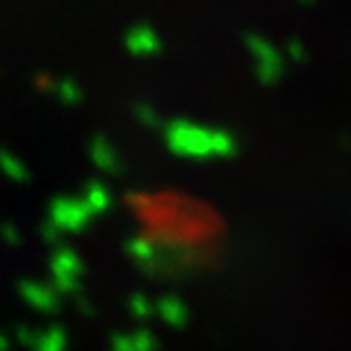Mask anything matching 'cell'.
Segmentation results:
<instances>
[{
    "instance_id": "4fadbf2b",
    "label": "cell",
    "mask_w": 351,
    "mask_h": 351,
    "mask_svg": "<svg viewBox=\"0 0 351 351\" xmlns=\"http://www.w3.org/2000/svg\"><path fill=\"white\" fill-rule=\"evenodd\" d=\"M55 94L64 105H78L82 101V89L73 78H62L55 85Z\"/></svg>"
},
{
    "instance_id": "7c38bea8",
    "label": "cell",
    "mask_w": 351,
    "mask_h": 351,
    "mask_svg": "<svg viewBox=\"0 0 351 351\" xmlns=\"http://www.w3.org/2000/svg\"><path fill=\"white\" fill-rule=\"evenodd\" d=\"M240 144H237L235 135L226 128H215V156L219 158H233Z\"/></svg>"
},
{
    "instance_id": "ba28073f",
    "label": "cell",
    "mask_w": 351,
    "mask_h": 351,
    "mask_svg": "<svg viewBox=\"0 0 351 351\" xmlns=\"http://www.w3.org/2000/svg\"><path fill=\"white\" fill-rule=\"evenodd\" d=\"M156 313L173 328H185L187 322H189V311H187L185 301L178 299L176 294L160 297L158 304H156Z\"/></svg>"
},
{
    "instance_id": "ffe728a7",
    "label": "cell",
    "mask_w": 351,
    "mask_h": 351,
    "mask_svg": "<svg viewBox=\"0 0 351 351\" xmlns=\"http://www.w3.org/2000/svg\"><path fill=\"white\" fill-rule=\"evenodd\" d=\"M39 335H41L39 328H32V326H19L16 328V338L21 340V345H23V347L34 349V347H37V342H39Z\"/></svg>"
},
{
    "instance_id": "cb8c5ba5",
    "label": "cell",
    "mask_w": 351,
    "mask_h": 351,
    "mask_svg": "<svg viewBox=\"0 0 351 351\" xmlns=\"http://www.w3.org/2000/svg\"><path fill=\"white\" fill-rule=\"evenodd\" d=\"M301 3H313V0H301Z\"/></svg>"
},
{
    "instance_id": "30bf717a",
    "label": "cell",
    "mask_w": 351,
    "mask_h": 351,
    "mask_svg": "<svg viewBox=\"0 0 351 351\" xmlns=\"http://www.w3.org/2000/svg\"><path fill=\"white\" fill-rule=\"evenodd\" d=\"M82 199L89 203V208L94 210L96 215H103L105 210L112 206V192L108 189L105 182H98V180H89L87 182Z\"/></svg>"
},
{
    "instance_id": "5b68a950",
    "label": "cell",
    "mask_w": 351,
    "mask_h": 351,
    "mask_svg": "<svg viewBox=\"0 0 351 351\" xmlns=\"http://www.w3.org/2000/svg\"><path fill=\"white\" fill-rule=\"evenodd\" d=\"M19 294L27 306L41 313H58L60 311V292L53 285L37 283V280H21Z\"/></svg>"
},
{
    "instance_id": "44dd1931",
    "label": "cell",
    "mask_w": 351,
    "mask_h": 351,
    "mask_svg": "<svg viewBox=\"0 0 351 351\" xmlns=\"http://www.w3.org/2000/svg\"><path fill=\"white\" fill-rule=\"evenodd\" d=\"M287 53H290V58L297 60V62L306 60V48H304V44H301L299 39H294V41L287 44Z\"/></svg>"
},
{
    "instance_id": "6da1fadb",
    "label": "cell",
    "mask_w": 351,
    "mask_h": 351,
    "mask_svg": "<svg viewBox=\"0 0 351 351\" xmlns=\"http://www.w3.org/2000/svg\"><path fill=\"white\" fill-rule=\"evenodd\" d=\"M165 142L180 158L208 160L215 156V128H206L187 119H173L165 125Z\"/></svg>"
},
{
    "instance_id": "e0dca14e",
    "label": "cell",
    "mask_w": 351,
    "mask_h": 351,
    "mask_svg": "<svg viewBox=\"0 0 351 351\" xmlns=\"http://www.w3.org/2000/svg\"><path fill=\"white\" fill-rule=\"evenodd\" d=\"M132 112H135L137 121L142 123V125H146V128H158V125H160L158 110L153 108V105H149V103H135Z\"/></svg>"
},
{
    "instance_id": "277c9868",
    "label": "cell",
    "mask_w": 351,
    "mask_h": 351,
    "mask_svg": "<svg viewBox=\"0 0 351 351\" xmlns=\"http://www.w3.org/2000/svg\"><path fill=\"white\" fill-rule=\"evenodd\" d=\"M244 44H247L251 58L256 62L258 80L267 87L276 85L285 73V64H283L280 53L265 37H261V34H247V37H244Z\"/></svg>"
},
{
    "instance_id": "8fae6325",
    "label": "cell",
    "mask_w": 351,
    "mask_h": 351,
    "mask_svg": "<svg viewBox=\"0 0 351 351\" xmlns=\"http://www.w3.org/2000/svg\"><path fill=\"white\" fill-rule=\"evenodd\" d=\"M34 351H69V338L62 326H51L41 331Z\"/></svg>"
},
{
    "instance_id": "8992f818",
    "label": "cell",
    "mask_w": 351,
    "mask_h": 351,
    "mask_svg": "<svg viewBox=\"0 0 351 351\" xmlns=\"http://www.w3.org/2000/svg\"><path fill=\"white\" fill-rule=\"evenodd\" d=\"M125 48L135 55V58H153L162 51V41H160L158 32L151 25L137 23L135 27H130L125 34Z\"/></svg>"
},
{
    "instance_id": "5bb4252c",
    "label": "cell",
    "mask_w": 351,
    "mask_h": 351,
    "mask_svg": "<svg viewBox=\"0 0 351 351\" xmlns=\"http://www.w3.org/2000/svg\"><path fill=\"white\" fill-rule=\"evenodd\" d=\"M125 251H128L137 263H149L151 258L156 256V247H153L151 240H146V237H132V240L125 244Z\"/></svg>"
},
{
    "instance_id": "2e32d148",
    "label": "cell",
    "mask_w": 351,
    "mask_h": 351,
    "mask_svg": "<svg viewBox=\"0 0 351 351\" xmlns=\"http://www.w3.org/2000/svg\"><path fill=\"white\" fill-rule=\"evenodd\" d=\"M130 338H132V349L135 351H158L160 347L156 333L149 331V328H137L135 333H130Z\"/></svg>"
},
{
    "instance_id": "ac0fdd59",
    "label": "cell",
    "mask_w": 351,
    "mask_h": 351,
    "mask_svg": "<svg viewBox=\"0 0 351 351\" xmlns=\"http://www.w3.org/2000/svg\"><path fill=\"white\" fill-rule=\"evenodd\" d=\"M41 235H44V240L48 244H55V247H62V240H64V230L51 219H46L41 223Z\"/></svg>"
},
{
    "instance_id": "d6986e66",
    "label": "cell",
    "mask_w": 351,
    "mask_h": 351,
    "mask_svg": "<svg viewBox=\"0 0 351 351\" xmlns=\"http://www.w3.org/2000/svg\"><path fill=\"white\" fill-rule=\"evenodd\" d=\"M0 237H3V242L12 244V247H19V244L23 242V233H21V228L14 221L0 223Z\"/></svg>"
},
{
    "instance_id": "52a82bcc",
    "label": "cell",
    "mask_w": 351,
    "mask_h": 351,
    "mask_svg": "<svg viewBox=\"0 0 351 351\" xmlns=\"http://www.w3.org/2000/svg\"><path fill=\"white\" fill-rule=\"evenodd\" d=\"M89 156L94 160V165L101 171L110 176H119L123 171V160L119 156V151L114 149V144L110 142L105 135H94V139L89 142Z\"/></svg>"
},
{
    "instance_id": "9c48e42d",
    "label": "cell",
    "mask_w": 351,
    "mask_h": 351,
    "mask_svg": "<svg viewBox=\"0 0 351 351\" xmlns=\"http://www.w3.org/2000/svg\"><path fill=\"white\" fill-rule=\"evenodd\" d=\"M0 171L14 182H30V178H32L30 169H27V165L23 162V160L16 158L12 151H7V149H0Z\"/></svg>"
},
{
    "instance_id": "3957f363",
    "label": "cell",
    "mask_w": 351,
    "mask_h": 351,
    "mask_svg": "<svg viewBox=\"0 0 351 351\" xmlns=\"http://www.w3.org/2000/svg\"><path fill=\"white\" fill-rule=\"evenodd\" d=\"M51 274H53V287L60 294H73L80 292L82 276H85V263L82 258L69 247H58L51 258Z\"/></svg>"
},
{
    "instance_id": "7a4b0ae2",
    "label": "cell",
    "mask_w": 351,
    "mask_h": 351,
    "mask_svg": "<svg viewBox=\"0 0 351 351\" xmlns=\"http://www.w3.org/2000/svg\"><path fill=\"white\" fill-rule=\"evenodd\" d=\"M96 213L89 208L85 199H75V196H58L48 206V219L55 221L64 233H82Z\"/></svg>"
},
{
    "instance_id": "9a60e30c",
    "label": "cell",
    "mask_w": 351,
    "mask_h": 351,
    "mask_svg": "<svg viewBox=\"0 0 351 351\" xmlns=\"http://www.w3.org/2000/svg\"><path fill=\"white\" fill-rule=\"evenodd\" d=\"M128 308H130L132 317H137V319H146V317H151V315L156 313V306L151 304V299L146 297L144 292L132 294V297L128 299Z\"/></svg>"
},
{
    "instance_id": "7402d4cb",
    "label": "cell",
    "mask_w": 351,
    "mask_h": 351,
    "mask_svg": "<svg viewBox=\"0 0 351 351\" xmlns=\"http://www.w3.org/2000/svg\"><path fill=\"white\" fill-rule=\"evenodd\" d=\"M80 308H82V313H85V315H94L96 313V308L91 306L87 299H80Z\"/></svg>"
},
{
    "instance_id": "603a6c76",
    "label": "cell",
    "mask_w": 351,
    "mask_h": 351,
    "mask_svg": "<svg viewBox=\"0 0 351 351\" xmlns=\"http://www.w3.org/2000/svg\"><path fill=\"white\" fill-rule=\"evenodd\" d=\"M0 351H10V338L5 333H0Z\"/></svg>"
}]
</instances>
